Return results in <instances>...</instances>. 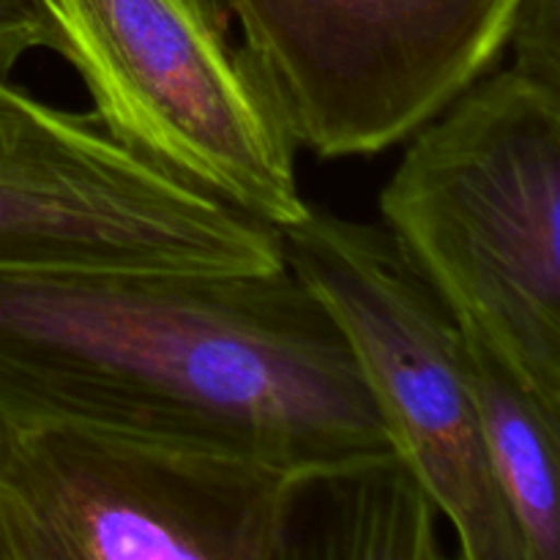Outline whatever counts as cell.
I'll return each mask as SVG.
<instances>
[{
	"label": "cell",
	"mask_w": 560,
	"mask_h": 560,
	"mask_svg": "<svg viewBox=\"0 0 560 560\" xmlns=\"http://www.w3.org/2000/svg\"><path fill=\"white\" fill-rule=\"evenodd\" d=\"M0 416L284 474L394 452L348 337L288 266L0 268Z\"/></svg>",
	"instance_id": "1"
},
{
	"label": "cell",
	"mask_w": 560,
	"mask_h": 560,
	"mask_svg": "<svg viewBox=\"0 0 560 560\" xmlns=\"http://www.w3.org/2000/svg\"><path fill=\"white\" fill-rule=\"evenodd\" d=\"M381 217L459 331L560 410V91L476 82L410 137Z\"/></svg>",
	"instance_id": "2"
},
{
	"label": "cell",
	"mask_w": 560,
	"mask_h": 560,
	"mask_svg": "<svg viewBox=\"0 0 560 560\" xmlns=\"http://www.w3.org/2000/svg\"><path fill=\"white\" fill-rule=\"evenodd\" d=\"M60 58L126 151L268 224L306 217L295 145L217 0H49Z\"/></svg>",
	"instance_id": "3"
},
{
	"label": "cell",
	"mask_w": 560,
	"mask_h": 560,
	"mask_svg": "<svg viewBox=\"0 0 560 560\" xmlns=\"http://www.w3.org/2000/svg\"><path fill=\"white\" fill-rule=\"evenodd\" d=\"M279 238L290 271L348 337L394 454L454 525L459 558L528 560L492 476L452 312L375 224L310 206Z\"/></svg>",
	"instance_id": "4"
},
{
	"label": "cell",
	"mask_w": 560,
	"mask_h": 560,
	"mask_svg": "<svg viewBox=\"0 0 560 560\" xmlns=\"http://www.w3.org/2000/svg\"><path fill=\"white\" fill-rule=\"evenodd\" d=\"M268 224L126 151L91 113L31 96L0 71V268L266 273Z\"/></svg>",
	"instance_id": "5"
},
{
	"label": "cell",
	"mask_w": 560,
	"mask_h": 560,
	"mask_svg": "<svg viewBox=\"0 0 560 560\" xmlns=\"http://www.w3.org/2000/svg\"><path fill=\"white\" fill-rule=\"evenodd\" d=\"M295 145L375 156L492 74L523 0H217Z\"/></svg>",
	"instance_id": "6"
},
{
	"label": "cell",
	"mask_w": 560,
	"mask_h": 560,
	"mask_svg": "<svg viewBox=\"0 0 560 560\" xmlns=\"http://www.w3.org/2000/svg\"><path fill=\"white\" fill-rule=\"evenodd\" d=\"M288 476L0 416V525L16 560H266Z\"/></svg>",
	"instance_id": "7"
},
{
	"label": "cell",
	"mask_w": 560,
	"mask_h": 560,
	"mask_svg": "<svg viewBox=\"0 0 560 560\" xmlns=\"http://www.w3.org/2000/svg\"><path fill=\"white\" fill-rule=\"evenodd\" d=\"M438 509L394 452L288 476L266 560H441Z\"/></svg>",
	"instance_id": "8"
},
{
	"label": "cell",
	"mask_w": 560,
	"mask_h": 560,
	"mask_svg": "<svg viewBox=\"0 0 560 560\" xmlns=\"http://www.w3.org/2000/svg\"><path fill=\"white\" fill-rule=\"evenodd\" d=\"M463 366L492 476L525 558L560 560V410L525 392L468 334H463Z\"/></svg>",
	"instance_id": "9"
},
{
	"label": "cell",
	"mask_w": 560,
	"mask_h": 560,
	"mask_svg": "<svg viewBox=\"0 0 560 560\" xmlns=\"http://www.w3.org/2000/svg\"><path fill=\"white\" fill-rule=\"evenodd\" d=\"M509 47L514 71L560 91V0H523Z\"/></svg>",
	"instance_id": "10"
},
{
	"label": "cell",
	"mask_w": 560,
	"mask_h": 560,
	"mask_svg": "<svg viewBox=\"0 0 560 560\" xmlns=\"http://www.w3.org/2000/svg\"><path fill=\"white\" fill-rule=\"evenodd\" d=\"M63 47L49 0H0V71L9 74L27 52Z\"/></svg>",
	"instance_id": "11"
},
{
	"label": "cell",
	"mask_w": 560,
	"mask_h": 560,
	"mask_svg": "<svg viewBox=\"0 0 560 560\" xmlns=\"http://www.w3.org/2000/svg\"><path fill=\"white\" fill-rule=\"evenodd\" d=\"M0 560H16L14 547H11V541H9V536H5L3 525H0Z\"/></svg>",
	"instance_id": "12"
},
{
	"label": "cell",
	"mask_w": 560,
	"mask_h": 560,
	"mask_svg": "<svg viewBox=\"0 0 560 560\" xmlns=\"http://www.w3.org/2000/svg\"><path fill=\"white\" fill-rule=\"evenodd\" d=\"M441 560H463V558H459V556H457V558H446V556H443Z\"/></svg>",
	"instance_id": "13"
}]
</instances>
